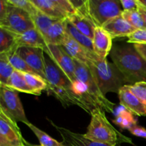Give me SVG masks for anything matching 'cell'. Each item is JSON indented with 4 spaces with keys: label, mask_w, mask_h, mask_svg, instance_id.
I'll return each instance as SVG.
<instances>
[{
    "label": "cell",
    "mask_w": 146,
    "mask_h": 146,
    "mask_svg": "<svg viewBox=\"0 0 146 146\" xmlns=\"http://www.w3.org/2000/svg\"><path fill=\"white\" fill-rule=\"evenodd\" d=\"M24 145H25L26 146H42V145H32V144H31V143H28L27 142V141H26L25 139H24Z\"/></svg>",
    "instance_id": "ab89813d"
},
{
    "label": "cell",
    "mask_w": 146,
    "mask_h": 146,
    "mask_svg": "<svg viewBox=\"0 0 146 146\" xmlns=\"http://www.w3.org/2000/svg\"><path fill=\"white\" fill-rule=\"evenodd\" d=\"M137 10L141 14L146 26V7L141 4L139 0H137Z\"/></svg>",
    "instance_id": "74e56055"
},
{
    "label": "cell",
    "mask_w": 146,
    "mask_h": 146,
    "mask_svg": "<svg viewBox=\"0 0 146 146\" xmlns=\"http://www.w3.org/2000/svg\"><path fill=\"white\" fill-rule=\"evenodd\" d=\"M0 108L13 121L29 123L26 116L24 107L19 97L18 92L6 85H0Z\"/></svg>",
    "instance_id": "52a82bcc"
},
{
    "label": "cell",
    "mask_w": 146,
    "mask_h": 146,
    "mask_svg": "<svg viewBox=\"0 0 146 146\" xmlns=\"http://www.w3.org/2000/svg\"><path fill=\"white\" fill-rule=\"evenodd\" d=\"M139 1H141V4H143L144 6H145L146 7V0H139Z\"/></svg>",
    "instance_id": "60d3db41"
},
{
    "label": "cell",
    "mask_w": 146,
    "mask_h": 146,
    "mask_svg": "<svg viewBox=\"0 0 146 146\" xmlns=\"http://www.w3.org/2000/svg\"><path fill=\"white\" fill-rule=\"evenodd\" d=\"M40 11L55 20L67 19L76 9L71 0H31Z\"/></svg>",
    "instance_id": "9c48e42d"
},
{
    "label": "cell",
    "mask_w": 146,
    "mask_h": 146,
    "mask_svg": "<svg viewBox=\"0 0 146 146\" xmlns=\"http://www.w3.org/2000/svg\"><path fill=\"white\" fill-rule=\"evenodd\" d=\"M86 4L96 27H102L108 21L121 16L123 11L120 0H86Z\"/></svg>",
    "instance_id": "8992f818"
},
{
    "label": "cell",
    "mask_w": 146,
    "mask_h": 146,
    "mask_svg": "<svg viewBox=\"0 0 146 146\" xmlns=\"http://www.w3.org/2000/svg\"><path fill=\"white\" fill-rule=\"evenodd\" d=\"M45 54L58 66V68L66 76L73 85L78 83L75 74L74 60L62 46L47 45L44 48Z\"/></svg>",
    "instance_id": "ba28073f"
},
{
    "label": "cell",
    "mask_w": 146,
    "mask_h": 146,
    "mask_svg": "<svg viewBox=\"0 0 146 146\" xmlns=\"http://www.w3.org/2000/svg\"><path fill=\"white\" fill-rule=\"evenodd\" d=\"M121 16L136 29H146V26L141 17V14L137 9L134 10H123Z\"/></svg>",
    "instance_id": "f546056e"
},
{
    "label": "cell",
    "mask_w": 146,
    "mask_h": 146,
    "mask_svg": "<svg viewBox=\"0 0 146 146\" xmlns=\"http://www.w3.org/2000/svg\"><path fill=\"white\" fill-rule=\"evenodd\" d=\"M110 56L127 85L146 81V62L133 45H113Z\"/></svg>",
    "instance_id": "7a4b0ae2"
},
{
    "label": "cell",
    "mask_w": 146,
    "mask_h": 146,
    "mask_svg": "<svg viewBox=\"0 0 146 146\" xmlns=\"http://www.w3.org/2000/svg\"><path fill=\"white\" fill-rule=\"evenodd\" d=\"M127 86L130 91L146 105V81H141L133 85Z\"/></svg>",
    "instance_id": "1f68e13d"
},
{
    "label": "cell",
    "mask_w": 146,
    "mask_h": 146,
    "mask_svg": "<svg viewBox=\"0 0 146 146\" xmlns=\"http://www.w3.org/2000/svg\"><path fill=\"white\" fill-rule=\"evenodd\" d=\"M74 63L76 77L78 81L74 85L76 94L93 108H99L106 112L113 113L115 104L103 94L88 66L76 60H74Z\"/></svg>",
    "instance_id": "3957f363"
},
{
    "label": "cell",
    "mask_w": 146,
    "mask_h": 146,
    "mask_svg": "<svg viewBox=\"0 0 146 146\" xmlns=\"http://www.w3.org/2000/svg\"><path fill=\"white\" fill-rule=\"evenodd\" d=\"M62 46L74 60H76L85 65H87L90 58L95 54L94 51H88L84 48L68 34H67Z\"/></svg>",
    "instance_id": "ac0fdd59"
},
{
    "label": "cell",
    "mask_w": 146,
    "mask_h": 146,
    "mask_svg": "<svg viewBox=\"0 0 146 146\" xmlns=\"http://www.w3.org/2000/svg\"><path fill=\"white\" fill-rule=\"evenodd\" d=\"M67 21L84 35L93 39L96 25L87 9L86 1L67 18Z\"/></svg>",
    "instance_id": "8fae6325"
},
{
    "label": "cell",
    "mask_w": 146,
    "mask_h": 146,
    "mask_svg": "<svg viewBox=\"0 0 146 146\" xmlns=\"http://www.w3.org/2000/svg\"><path fill=\"white\" fill-rule=\"evenodd\" d=\"M84 135L90 141L110 146H116L123 143L134 145L131 138L124 135L111 125L105 111L99 108H94L91 111V121Z\"/></svg>",
    "instance_id": "277c9868"
},
{
    "label": "cell",
    "mask_w": 146,
    "mask_h": 146,
    "mask_svg": "<svg viewBox=\"0 0 146 146\" xmlns=\"http://www.w3.org/2000/svg\"><path fill=\"white\" fill-rule=\"evenodd\" d=\"M0 110H1V108H0Z\"/></svg>",
    "instance_id": "b9f144b4"
},
{
    "label": "cell",
    "mask_w": 146,
    "mask_h": 146,
    "mask_svg": "<svg viewBox=\"0 0 146 146\" xmlns=\"http://www.w3.org/2000/svg\"><path fill=\"white\" fill-rule=\"evenodd\" d=\"M0 85H1V84H0Z\"/></svg>",
    "instance_id": "7bdbcfd3"
},
{
    "label": "cell",
    "mask_w": 146,
    "mask_h": 146,
    "mask_svg": "<svg viewBox=\"0 0 146 146\" xmlns=\"http://www.w3.org/2000/svg\"><path fill=\"white\" fill-rule=\"evenodd\" d=\"M50 123L60 134L62 138V143L65 146H110L90 141L84 137V134L78 133L64 127L58 126L51 121ZM116 146H121V145Z\"/></svg>",
    "instance_id": "9a60e30c"
},
{
    "label": "cell",
    "mask_w": 146,
    "mask_h": 146,
    "mask_svg": "<svg viewBox=\"0 0 146 146\" xmlns=\"http://www.w3.org/2000/svg\"><path fill=\"white\" fill-rule=\"evenodd\" d=\"M123 10L137 9V0H120Z\"/></svg>",
    "instance_id": "e575fe53"
},
{
    "label": "cell",
    "mask_w": 146,
    "mask_h": 146,
    "mask_svg": "<svg viewBox=\"0 0 146 146\" xmlns=\"http://www.w3.org/2000/svg\"><path fill=\"white\" fill-rule=\"evenodd\" d=\"M17 52L32 69L46 80V62L43 48L22 46L17 48Z\"/></svg>",
    "instance_id": "7c38bea8"
},
{
    "label": "cell",
    "mask_w": 146,
    "mask_h": 146,
    "mask_svg": "<svg viewBox=\"0 0 146 146\" xmlns=\"http://www.w3.org/2000/svg\"><path fill=\"white\" fill-rule=\"evenodd\" d=\"M0 133L13 146H25L17 123L0 110Z\"/></svg>",
    "instance_id": "4fadbf2b"
},
{
    "label": "cell",
    "mask_w": 146,
    "mask_h": 146,
    "mask_svg": "<svg viewBox=\"0 0 146 146\" xmlns=\"http://www.w3.org/2000/svg\"><path fill=\"white\" fill-rule=\"evenodd\" d=\"M133 46L137 52L140 54L141 57L146 62V44H134Z\"/></svg>",
    "instance_id": "8d00e7d4"
},
{
    "label": "cell",
    "mask_w": 146,
    "mask_h": 146,
    "mask_svg": "<svg viewBox=\"0 0 146 146\" xmlns=\"http://www.w3.org/2000/svg\"><path fill=\"white\" fill-rule=\"evenodd\" d=\"M25 146H26V145H25Z\"/></svg>",
    "instance_id": "ee69618b"
},
{
    "label": "cell",
    "mask_w": 146,
    "mask_h": 146,
    "mask_svg": "<svg viewBox=\"0 0 146 146\" xmlns=\"http://www.w3.org/2000/svg\"><path fill=\"white\" fill-rule=\"evenodd\" d=\"M129 131L133 135L146 139V129L145 128H143V127L138 126V125H136L131 128L129 130Z\"/></svg>",
    "instance_id": "d590c367"
},
{
    "label": "cell",
    "mask_w": 146,
    "mask_h": 146,
    "mask_svg": "<svg viewBox=\"0 0 146 146\" xmlns=\"http://www.w3.org/2000/svg\"><path fill=\"white\" fill-rule=\"evenodd\" d=\"M17 36V34L0 26V53H7L16 46Z\"/></svg>",
    "instance_id": "d4e9b609"
},
{
    "label": "cell",
    "mask_w": 146,
    "mask_h": 146,
    "mask_svg": "<svg viewBox=\"0 0 146 146\" xmlns=\"http://www.w3.org/2000/svg\"><path fill=\"white\" fill-rule=\"evenodd\" d=\"M67 19L56 21L48 29L45 41L47 45L62 46L67 36Z\"/></svg>",
    "instance_id": "ffe728a7"
},
{
    "label": "cell",
    "mask_w": 146,
    "mask_h": 146,
    "mask_svg": "<svg viewBox=\"0 0 146 146\" xmlns=\"http://www.w3.org/2000/svg\"><path fill=\"white\" fill-rule=\"evenodd\" d=\"M7 2L14 7L24 10V11L28 13L31 17H34L38 11L31 0H7Z\"/></svg>",
    "instance_id": "4dcf8cb0"
},
{
    "label": "cell",
    "mask_w": 146,
    "mask_h": 146,
    "mask_svg": "<svg viewBox=\"0 0 146 146\" xmlns=\"http://www.w3.org/2000/svg\"><path fill=\"white\" fill-rule=\"evenodd\" d=\"M115 115L116 117L115 119L113 120L114 123L119 125L123 129L129 131L131 128L137 125V121L133 118V114L125 109L123 107L120 111L118 110V113Z\"/></svg>",
    "instance_id": "484cf974"
},
{
    "label": "cell",
    "mask_w": 146,
    "mask_h": 146,
    "mask_svg": "<svg viewBox=\"0 0 146 146\" xmlns=\"http://www.w3.org/2000/svg\"><path fill=\"white\" fill-rule=\"evenodd\" d=\"M128 44H146V29H136L128 36Z\"/></svg>",
    "instance_id": "d6a6232c"
},
{
    "label": "cell",
    "mask_w": 146,
    "mask_h": 146,
    "mask_svg": "<svg viewBox=\"0 0 146 146\" xmlns=\"http://www.w3.org/2000/svg\"><path fill=\"white\" fill-rule=\"evenodd\" d=\"M7 86L17 91V92L26 93V94L34 95V93L30 89V88L26 82L24 73L20 72L19 71L14 70V72L11 74L9 79Z\"/></svg>",
    "instance_id": "7402d4cb"
},
{
    "label": "cell",
    "mask_w": 146,
    "mask_h": 146,
    "mask_svg": "<svg viewBox=\"0 0 146 146\" xmlns=\"http://www.w3.org/2000/svg\"><path fill=\"white\" fill-rule=\"evenodd\" d=\"M14 69L11 65L7 53H0V84L7 86Z\"/></svg>",
    "instance_id": "83f0119b"
},
{
    "label": "cell",
    "mask_w": 146,
    "mask_h": 146,
    "mask_svg": "<svg viewBox=\"0 0 146 146\" xmlns=\"http://www.w3.org/2000/svg\"><path fill=\"white\" fill-rule=\"evenodd\" d=\"M2 27L16 34H21L35 28L32 19L28 13L9 3L7 19Z\"/></svg>",
    "instance_id": "30bf717a"
},
{
    "label": "cell",
    "mask_w": 146,
    "mask_h": 146,
    "mask_svg": "<svg viewBox=\"0 0 146 146\" xmlns=\"http://www.w3.org/2000/svg\"><path fill=\"white\" fill-rule=\"evenodd\" d=\"M86 66L105 96L110 92L118 94L121 88L127 85L123 76L115 64L109 62L107 58L101 59L95 54Z\"/></svg>",
    "instance_id": "5b68a950"
},
{
    "label": "cell",
    "mask_w": 146,
    "mask_h": 146,
    "mask_svg": "<svg viewBox=\"0 0 146 146\" xmlns=\"http://www.w3.org/2000/svg\"><path fill=\"white\" fill-rule=\"evenodd\" d=\"M94 51L101 59H106L113 48V38L101 27H96L93 37Z\"/></svg>",
    "instance_id": "2e32d148"
},
{
    "label": "cell",
    "mask_w": 146,
    "mask_h": 146,
    "mask_svg": "<svg viewBox=\"0 0 146 146\" xmlns=\"http://www.w3.org/2000/svg\"><path fill=\"white\" fill-rule=\"evenodd\" d=\"M45 62L46 80L48 83L47 91L54 96L65 106H77L91 115L94 108L76 94L74 85L68 77L49 57H45Z\"/></svg>",
    "instance_id": "6da1fadb"
},
{
    "label": "cell",
    "mask_w": 146,
    "mask_h": 146,
    "mask_svg": "<svg viewBox=\"0 0 146 146\" xmlns=\"http://www.w3.org/2000/svg\"><path fill=\"white\" fill-rule=\"evenodd\" d=\"M27 85L34 93V95H41L43 91L48 90V83L44 78L38 74L24 73Z\"/></svg>",
    "instance_id": "603a6c76"
},
{
    "label": "cell",
    "mask_w": 146,
    "mask_h": 146,
    "mask_svg": "<svg viewBox=\"0 0 146 146\" xmlns=\"http://www.w3.org/2000/svg\"><path fill=\"white\" fill-rule=\"evenodd\" d=\"M118 94L121 106L133 115L146 116V105L130 91L128 86L121 88Z\"/></svg>",
    "instance_id": "5bb4252c"
},
{
    "label": "cell",
    "mask_w": 146,
    "mask_h": 146,
    "mask_svg": "<svg viewBox=\"0 0 146 146\" xmlns=\"http://www.w3.org/2000/svg\"><path fill=\"white\" fill-rule=\"evenodd\" d=\"M17 48L18 47L14 46V48H11L9 51L7 52L9 60L16 71H19L22 73H27V74H38L34 69L31 68L27 63L25 62L24 59L19 55L17 52Z\"/></svg>",
    "instance_id": "44dd1931"
},
{
    "label": "cell",
    "mask_w": 146,
    "mask_h": 146,
    "mask_svg": "<svg viewBox=\"0 0 146 146\" xmlns=\"http://www.w3.org/2000/svg\"><path fill=\"white\" fill-rule=\"evenodd\" d=\"M102 28L111 35L113 39L118 37H128L136 30L121 15L106 22Z\"/></svg>",
    "instance_id": "e0dca14e"
},
{
    "label": "cell",
    "mask_w": 146,
    "mask_h": 146,
    "mask_svg": "<svg viewBox=\"0 0 146 146\" xmlns=\"http://www.w3.org/2000/svg\"><path fill=\"white\" fill-rule=\"evenodd\" d=\"M27 126L31 130L33 133L35 134L40 143V145L42 146H65L62 142H58L56 140L54 139L52 137L46 133L44 131H41L36 126L31 124V123L27 124Z\"/></svg>",
    "instance_id": "f1b7e54d"
},
{
    "label": "cell",
    "mask_w": 146,
    "mask_h": 146,
    "mask_svg": "<svg viewBox=\"0 0 146 146\" xmlns=\"http://www.w3.org/2000/svg\"><path fill=\"white\" fill-rule=\"evenodd\" d=\"M67 32L68 34L74 38V40L79 43L81 46L86 48L87 50L91 51H94V47H93L92 39L84 35L81 32H80L77 29H76L71 24H70L67 21Z\"/></svg>",
    "instance_id": "4316f807"
},
{
    "label": "cell",
    "mask_w": 146,
    "mask_h": 146,
    "mask_svg": "<svg viewBox=\"0 0 146 146\" xmlns=\"http://www.w3.org/2000/svg\"><path fill=\"white\" fill-rule=\"evenodd\" d=\"M0 146H13L9 141H7L0 133Z\"/></svg>",
    "instance_id": "f35d334b"
},
{
    "label": "cell",
    "mask_w": 146,
    "mask_h": 146,
    "mask_svg": "<svg viewBox=\"0 0 146 146\" xmlns=\"http://www.w3.org/2000/svg\"><path fill=\"white\" fill-rule=\"evenodd\" d=\"M8 12L7 0H0V26L5 23Z\"/></svg>",
    "instance_id": "836d02e7"
},
{
    "label": "cell",
    "mask_w": 146,
    "mask_h": 146,
    "mask_svg": "<svg viewBox=\"0 0 146 146\" xmlns=\"http://www.w3.org/2000/svg\"><path fill=\"white\" fill-rule=\"evenodd\" d=\"M47 46L45 39L36 28L31 29L21 34H17L16 38L17 47H38L44 49Z\"/></svg>",
    "instance_id": "d6986e66"
},
{
    "label": "cell",
    "mask_w": 146,
    "mask_h": 146,
    "mask_svg": "<svg viewBox=\"0 0 146 146\" xmlns=\"http://www.w3.org/2000/svg\"><path fill=\"white\" fill-rule=\"evenodd\" d=\"M31 19H32L33 20V22H34L35 28L39 31L40 34H41V35L43 36V37L44 38V39L46 38L47 32H48L50 27H51L56 21H58V20H55L54 19L50 18L48 16L43 14V13L41 12V11H40L39 10H38V12H37L34 17H31Z\"/></svg>",
    "instance_id": "cb8c5ba5"
}]
</instances>
